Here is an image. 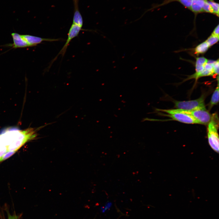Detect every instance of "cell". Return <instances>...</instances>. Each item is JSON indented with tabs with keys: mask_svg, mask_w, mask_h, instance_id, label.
<instances>
[{
	"mask_svg": "<svg viewBox=\"0 0 219 219\" xmlns=\"http://www.w3.org/2000/svg\"><path fill=\"white\" fill-rule=\"evenodd\" d=\"M36 135L35 131L32 128L23 130L11 127L1 130L0 131V158L9 151H16Z\"/></svg>",
	"mask_w": 219,
	"mask_h": 219,
	"instance_id": "6da1fadb",
	"label": "cell"
},
{
	"mask_svg": "<svg viewBox=\"0 0 219 219\" xmlns=\"http://www.w3.org/2000/svg\"><path fill=\"white\" fill-rule=\"evenodd\" d=\"M218 119L217 114L214 113L211 115L210 120L207 128V137L209 144L216 152L219 151V138L218 133Z\"/></svg>",
	"mask_w": 219,
	"mask_h": 219,
	"instance_id": "7a4b0ae2",
	"label": "cell"
},
{
	"mask_svg": "<svg viewBox=\"0 0 219 219\" xmlns=\"http://www.w3.org/2000/svg\"><path fill=\"white\" fill-rule=\"evenodd\" d=\"M167 113V116L172 120L187 124H199V122L191 115L183 112L182 110L176 109H156Z\"/></svg>",
	"mask_w": 219,
	"mask_h": 219,
	"instance_id": "3957f363",
	"label": "cell"
},
{
	"mask_svg": "<svg viewBox=\"0 0 219 219\" xmlns=\"http://www.w3.org/2000/svg\"><path fill=\"white\" fill-rule=\"evenodd\" d=\"M204 98V95H202L196 99L185 101H176L174 103L177 109L189 111L204 109H206Z\"/></svg>",
	"mask_w": 219,
	"mask_h": 219,
	"instance_id": "277c9868",
	"label": "cell"
},
{
	"mask_svg": "<svg viewBox=\"0 0 219 219\" xmlns=\"http://www.w3.org/2000/svg\"><path fill=\"white\" fill-rule=\"evenodd\" d=\"M181 110L184 113L192 116L200 124L207 125L211 119V115L206 109L192 111Z\"/></svg>",
	"mask_w": 219,
	"mask_h": 219,
	"instance_id": "5b68a950",
	"label": "cell"
},
{
	"mask_svg": "<svg viewBox=\"0 0 219 219\" xmlns=\"http://www.w3.org/2000/svg\"><path fill=\"white\" fill-rule=\"evenodd\" d=\"M82 27L72 23L69 29L66 42L57 56L52 61L50 65L49 66H50L49 68L53 62L56 60L58 55H61L62 57L64 56L69 43L72 39L78 36L80 31L82 30Z\"/></svg>",
	"mask_w": 219,
	"mask_h": 219,
	"instance_id": "8992f818",
	"label": "cell"
},
{
	"mask_svg": "<svg viewBox=\"0 0 219 219\" xmlns=\"http://www.w3.org/2000/svg\"><path fill=\"white\" fill-rule=\"evenodd\" d=\"M208 61V60L204 57H199L196 58L195 62V72L190 76L187 78V80L191 78H194L196 81L200 78L203 70L204 65Z\"/></svg>",
	"mask_w": 219,
	"mask_h": 219,
	"instance_id": "52a82bcc",
	"label": "cell"
},
{
	"mask_svg": "<svg viewBox=\"0 0 219 219\" xmlns=\"http://www.w3.org/2000/svg\"><path fill=\"white\" fill-rule=\"evenodd\" d=\"M21 36L28 43L30 47L36 46L43 41H54L59 40L58 39L43 38L29 35H21Z\"/></svg>",
	"mask_w": 219,
	"mask_h": 219,
	"instance_id": "ba28073f",
	"label": "cell"
},
{
	"mask_svg": "<svg viewBox=\"0 0 219 219\" xmlns=\"http://www.w3.org/2000/svg\"><path fill=\"white\" fill-rule=\"evenodd\" d=\"M13 43L9 44V46H12L13 48H22L30 47L28 43L22 37L21 35L13 33L11 34Z\"/></svg>",
	"mask_w": 219,
	"mask_h": 219,
	"instance_id": "9c48e42d",
	"label": "cell"
},
{
	"mask_svg": "<svg viewBox=\"0 0 219 219\" xmlns=\"http://www.w3.org/2000/svg\"><path fill=\"white\" fill-rule=\"evenodd\" d=\"M79 0H73L74 5V12L73 19V23L77 25L82 27L83 25L82 16L78 8Z\"/></svg>",
	"mask_w": 219,
	"mask_h": 219,
	"instance_id": "30bf717a",
	"label": "cell"
},
{
	"mask_svg": "<svg viewBox=\"0 0 219 219\" xmlns=\"http://www.w3.org/2000/svg\"><path fill=\"white\" fill-rule=\"evenodd\" d=\"M214 61H209L208 60L207 62L204 65V69L200 75V77L212 76L214 74L213 71Z\"/></svg>",
	"mask_w": 219,
	"mask_h": 219,
	"instance_id": "8fae6325",
	"label": "cell"
},
{
	"mask_svg": "<svg viewBox=\"0 0 219 219\" xmlns=\"http://www.w3.org/2000/svg\"><path fill=\"white\" fill-rule=\"evenodd\" d=\"M219 80H217V86L212 95L211 100L209 105L208 108L210 109L219 101Z\"/></svg>",
	"mask_w": 219,
	"mask_h": 219,
	"instance_id": "7c38bea8",
	"label": "cell"
},
{
	"mask_svg": "<svg viewBox=\"0 0 219 219\" xmlns=\"http://www.w3.org/2000/svg\"><path fill=\"white\" fill-rule=\"evenodd\" d=\"M209 46L206 41L199 44L195 48L194 51L196 54H202L206 52L209 48Z\"/></svg>",
	"mask_w": 219,
	"mask_h": 219,
	"instance_id": "4fadbf2b",
	"label": "cell"
},
{
	"mask_svg": "<svg viewBox=\"0 0 219 219\" xmlns=\"http://www.w3.org/2000/svg\"><path fill=\"white\" fill-rule=\"evenodd\" d=\"M219 39V36L211 34L205 41L210 47L216 43Z\"/></svg>",
	"mask_w": 219,
	"mask_h": 219,
	"instance_id": "5bb4252c",
	"label": "cell"
},
{
	"mask_svg": "<svg viewBox=\"0 0 219 219\" xmlns=\"http://www.w3.org/2000/svg\"><path fill=\"white\" fill-rule=\"evenodd\" d=\"M168 1H169V2L171 1H177L190 9L193 1V0H168Z\"/></svg>",
	"mask_w": 219,
	"mask_h": 219,
	"instance_id": "9a60e30c",
	"label": "cell"
},
{
	"mask_svg": "<svg viewBox=\"0 0 219 219\" xmlns=\"http://www.w3.org/2000/svg\"><path fill=\"white\" fill-rule=\"evenodd\" d=\"M203 9L204 12L214 14L212 8L207 1L205 2Z\"/></svg>",
	"mask_w": 219,
	"mask_h": 219,
	"instance_id": "2e32d148",
	"label": "cell"
},
{
	"mask_svg": "<svg viewBox=\"0 0 219 219\" xmlns=\"http://www.w3.org/2000/svg\"><path fill=\"white\" fill-rule=\"evenodd\" d=\"M208 2L211 5L214 14L216 15L218 17L219 16V4L213 1H208Z\"/></svg>",
	"mask_w": 219,
	"mask_h": 219,
	"instance_id": "e0dca14e",
	"label": "cell"
},
{
	"mask_svg": "<svg viewBox=\"0 0 219 219\" xmlns=\"http://www.w3.org/2000/svg\"><path fill=\"white\" fill-rule=\"evenodd\" d=\"M16 151H10L7 152L0 158V162L8 158L13 155Z\"/></svg>",
	"mask_w": 219,
	"mask_h": 219,
	"instance_id": "ac0fdd59",
	"label": "cell"
},
{
	"mask_svg": "<svg viewBox=\"0 0 219 219\" xmlns=\"http://www.w3.org/2000/svg\"><path fill=\"white\" fill-rule=\"evenodd\" d=\"M219 60L214 61L213 62V71L214 74L217 75L219 74Z\"/></svg>",
	"mask_w": 219,
	"mask_h": 219,
	"instance_id": "d6986e66",
	"label": "cell"
},
{
	"mask_svg": "<svg viewBox=\"0 0 219 219\" xmlns=\"http://www.w3.org/2000/svg\"><path fill=\"white\" fill-rule=\"evenodd\" d=\"M112 205V203L111 202H107L105 205V207L103 209L102 212H105L107 210H109Z\"/></svg>",
	"mask_w": 219,
	"mask_h": 219,
	"instance_id": "ffe728a7",
	"label": "cell"
},
{
	"mask_svg": "<svg viewBox=\"0 0 219 219\" xmlns=\"http://www.w3.org/2000/svg\"><path fill=\"white\" fill-rule=\"evenodd\" d=\"M211 34L219 36V25L215 28Z\"/></svg>",
	"mask_w": 219,
	"mask_h": 219,
	"instance_id": "44dd1931",
	"label": "cell"
},
{
	"mask_svg": "<svg viewBox=\"0 0 219 219\" xmlns=\"http://www.w3.org/2000/svg\"><path fill=\"white\" fill-rule=\"evenodd\" d=\"M17 217L15 215L11 216L9 214H8V219H17Z\"/></svg>",
	"mask_w": 219,
	"mask_h": 219,
	"instance_id": "7402d4cb",
	"label": "cell"
},
{
	"mask_svg": "<svg viewBox=\"0 0 219 219\" xmlns=\"http://www.w3.org/2000/svg\"><path fill=\"white\" fill-rule=\"evenodd\" d=\"M210 1H213V0H210Z\"/></svg>",
	"mask_w": 219,
	"mask_h": 219,
	"instance_id": "603a6c76",
	"label": "cell"
}]
</instances>
